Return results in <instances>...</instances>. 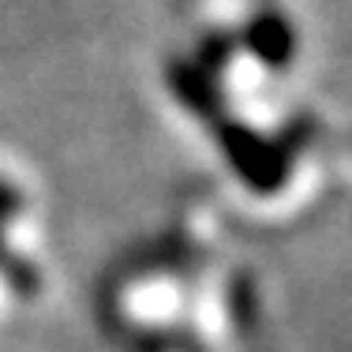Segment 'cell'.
Listing matches in <instances>:
<instances>
[{
	"label": "cell",
	"instance_id": "cell-1",
	"mask_svg": "<svg viewBox=\"0 0 352 352\" xmlns=\"http://www.w3.org/2000/svg\"><path fill=\"white\" fill-rule=\"evenodd\" d=\"M244 45L255 60H263L266 68H285L289 56L296 53V34H292L289 19L278 12H263L248 23L244 30Z\"/></svg>",
	"mask_w": 352,
	"mask_h": 352
},
{
	"label": "cell",
	"instance_id": "cell-2",
	"mask_svg": "<svg viewBox=\"0 0 352 352\" xmlns=\"http://www.w3.org/2000/svg\"><path fill=\"white\" fill-rule=\"evenodd\" d=\"M169 82L180 90V98L188 102L191 109L214 116L217 113V90H214V79L206 68H199L195 60H176L169 68Z\"/></svg>",
	"mask_w": 352,
	"mask_h": 352
}]
</instances>
